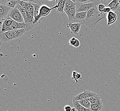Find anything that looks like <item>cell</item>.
Listing matches in <instances>:
<instances>
[{
  "label": "cell",
  "instance_id": "cell-1",
  "mask_svg": "<svg viewBox=\"0 0 120 111\" xmlns=\"http://www.w3.org/2000/svg\"><path fill=\"white\" fill-rule=\"evenodd\" d=\"M106 13L100 12L97 8H93L89 10L83 24L90 28H95L97 24L102 19L106 18Z\"/></svg>",
  "mask_w": 120,
  "mask_h": 111
},
{
  "label": "cell",
  "instance_id": "cell-2",
  "mask_svg": "<svg viewBox=\"0 0 120 111\" xmlns=\"http://www.w3.org/2000/svg\"><path fill=\"white\" fill-rule=\"evenodd\" d=\"M26 32L25 29H20L9 31L0 33V40L2 43H7L12 40L18 39L23 36Z\"/></svg>",
  "mask_w": 120,
  "mask_h": 111
},
{
  "label": "cell",
  "instance_id": "cell-3",
  "mask_svg": "<svg viewBox=\"0 0 120 111\" xmlns=\"http://www.w3.org/2000/svg\"><path fill=\"white\" fill-rule=\"evenodd\" d=\"M75 3L76 12H88L90 9L93 8H97L99 4V0H93L92 2L87 4H82L79 2L78 0H73Z\"/></svg>",
  "mask_w": 120,
  "mask_h": 111
},
{
  "label": "cell",
  "instance_id": "cell-4",
  "mask_svg": "<svg viewBox=\"0 0 120 111\" xmlns=\"http://www.w3.org/2000/svg\"><path fill=\"white\" fill-rule=\"evenodd\" d=\"M8 16L14 21L19 23H24V20L21 12L17 8H12L10 11Z\"/></svg>",
  "mask_w": 120,
  "mask_h": 111
},
{
  "label": "cell",
  "instance_id": "cell-5",
  "mask_svg": "<svg viewBox=\"0 0 120 111\" xmlns=\"http://www.w3.org/2000/svg\"><path fill=\"white\" fill-rule=\"evenodd\" d=\"M99 95L90 91L84 90L83 92L73 97V101H79L84 99H88L90 97L97 96Z\"/></svg>",
  "mask_w": 120,
  "mask_h": 111
},
{
  "label": "cell",
  "instance_id": "cell-6",
  "mask_svg": "<svg viewBox=\"0 0 120 111\" xmlns=\"http://www.w3.org/2000/svg\"><path fill=\"white\" fill-rule=\"evenodd\" d=\"M56 9V6H55L53 7H50L46 5H43L40 9L39 14L38 17V21L39 22V21L42 18H44L48 16L50 14L52 10Z\"/></svg>",
  "mask_w": 120,
  "mask_h": 111
},
{
  "label": "cell",
  "instance_id": "cell-7",
  "mask_svg": "<svg viewBox=\"0 0 120 111\" xmlns=\"http://www.w3.org/2000/svg\"><path fill=\"white\" fill-rule=\"evenodd\" d=\"M81 24L78 22H68L67 24V26L71 30V32L74 35H78L81 29Z\"/></svg>",
  "mask_w": 120,
  "mask_h": 111
},
{
  "label": "cell",
  "instance_id": "cell-8",
  "mask_svg": "<svg viewBox=\"0 0 120 111\" xmlns=\"http://www.w3.org/2000/svg\"><path fill=\"white\" fill-rule=\"evenodd\" d=\"M32 4L34 7V19L33 22V24L35 26L38 23V17L39 14L40 8L44 4L42 0H41L40 2L38 3H32Z\"/></svg>",
  "mask_w": 120,
  "mask_h": 111
},
{
  "label": "cell",
  "instance_id": "cell-9",
  "mask_svg": "<svg viewBox=\"0 0 120 111\" xmlns=\"http://www.w3.org/2000/svg\"><path fill=\"white\" fill-rule=\"evenodd\" d=\"M12 8L8 7L4 5L0 4V21H2L7 18Z\"/></svg>",
  "mask_w": 120,
  "mask_h": 111
},
{
  "label": "cell",
  "instance_id": "cell-10",
  "mask_svg": "<svg viewBox=\"0 0 120 111\" xmlns=\"http://www.w3.org/2000/svg\"><path fill=\"white\" fill-rule=\"evenodd\" d=\"M64 12L67 14L68 18V21L69 22L76 21L75 15L76 14V7H74L68 9H64Z\"/></svg>",
  "mask_w": 120,
  "mask_h": 111
},
{
  "label": "cell",
  "instance_id": "cell-11",
  "mask_svg": "<svg viewBox=\"0 0 120 111\" xmlns=\"http://www.w3.org/2000/svg\"><path fill=\"white\" fill-rule=\"evenodd\" d=\"M120 0H113L106 7L110 8L112 11L116 12L120 10Z\"/></svg>",
  "mask_w": 120,
  "mask_h": 111
},
{
  "label": "cell",
  "instance_id": "cell-12",
  "mask_svg": "<svg viewBox=\"0 0 120 111\" xmlns=\"http://www.w3.org/2000/svg\"><path fill=\"white\" fill-rule=\"evenodd\" d=\"M106 19L107 20V25H110L115 23L117 19V15L115 12L112 11L107 15Z\"/></svg>",
  "mask_w": 120,
  "mask_h": 111
},
{
  "label": "cell",
  "instance_id": "cell-13",
  "mask_svg": "<svg viewBox=\"0 0 120 111\" xmlns=\"http://www.w3.org/2000/svg\"><path fill=\"white\" fill-rule=\"evenodd\" d=\"M87 13V12H76L75 17L76 21L81 24H83L84 21L86 18Z\"/></svg>",
  "mask_w": 120,
  "mask_h": 111
},
{
  "label": "cell",
  "instance_id": "cell-14",
  "mask_svg": "<svg viewBox=\"0 0 120 111\" xmlns=\"http://www.w3.org/2000/svg\"><path fill=\"white\" fill-rule=\"evenodd\" d=\"M19 0H0V4H4L12 8H15L19 4Z\"/></svg>",
  "mask_w": 120,
  "mask_h": 111
},
{
  "label": "cell",
  "instance_id": "cell-15",
  "mask_svg": "<svg viewBox=\"0 0 120 111\" xmlns=\"http://www.w3.org/2000/svg\"><path fill=\"white\" fill-rule=\"evenodd\" d=\"M66 0H56V9L57 12L62 13L64 12L65 4Z\"/></svg>",
  "mask_w": 120,
  "mask_h": 111
},
{
  "label": "cell",
  "instance_id": "cell-16",
  "mask_svg": "<svg viewBox=\"0 0 120 111\" xmlns=\"http://www.w3.org/2000/svg\"><path fill=\"white\" fill-rule=\"evenodd\" d=\"M15 8H17L20 10L22 16L23 17V19L24 20V23L26 24H28V13L27 11H26V10L24 9L23 7H22L21 5L19 4V3L16 6Z\"/></svg>",
  "mask_w": 120,
  "mask_h": 111
},
{
  "label": "cell",
  "instance_id": "cell-17",
  "mask_svg": "<svg viewBox=\"0 0 120 111\" xmlns=\"http://www.w3.org/2000/svg\"><path fill=\"white\" fill-rule=\"evenodd\" d=\"M88 99L91 104H103V101L101 99L99 95L90 97Z\"/></svg>",
  "mask_w": 120,
  "mask_h": 111
},
{
  "label": "cell",
  "instance_id": "cell-18",
  "mask_svg": "<svg viewBox=\"0 0 120 111\" xmlns=\"http://www.w3.org/2000/svg\"><path fill=\"white\" fill-rule=\"evenodd\" d=\"M68 44L74 47L75 48H79L80 45V42L79 40L75 38V37H72V38L69 40Z\"/></svg>",
  "mask_w": 120,
  "mask_h": 111
},
{
  "label": "cell",
  "instance_id": "cell-19",
  "mask_svg": "<svg viewBox=\"0 0 120 111\" xmlns=\"http://www.w3.org/2000/svg\"><path fill=\"white\" fill-rule=\"evenodd\" d=\"M73 105L78 111H92L90 109H87L79 104L78 101H73Z\"/></svg>",
  "mask_w": 120,
  "mask_h": 111
},
{
  "label": "cell",
  "instance_id": "cell-20",
  "mask_svg": "<svg viewBox=\"0 0 120 111\" xmlns=\"http://www.w3.org/2000/svg\"><path fill=\"white\" fill-rule=\"evenodd\" d=\"M79 104L81 105L82 106L85 107V108L89 109H90L91 103L89 101L88 99H84L82 100H79L78 101Z\"/></svg>",
  "mask_w": 120,
  "mask_h": 111
},
{
  "label": "cell",
  "instance_id": "cell-21",
  "mask_svg": "<svg viewBox=\"0 0 120 111\" xmlns=\"http://www.w3.org/2000/svg\"><path fill=\"white\" fill-rule=\"evenodd\" d=\"M103 109V104H92L90 110L92 111H102Z\"/></svg>",
  "mask_w": 120,
  "mask_h": 111
},
{
  "label": "cell",
  "instance_id": "cell-22",
  "mask_svg": "<svg viewBox=\"0 0 120 111\" xmlns=\"http://www.w3.org/2000/svg\"><path fill=\"white\" fill-rule=\"evenodd\" d=\"M106 7L105 1L104 0H100L99 3L97 7V9L98 11L101 13H104V12Z\"/></svg>",
  "mask_w": 120,
  "mask_h": 111
},
{
  "label": "cell",
  "instance_id": "cell-23",
  "mask_svg": "<svg viewBox=\"0 0 120 111\" xmlns=\"http://www.w3.org/2000/svg\"><path fill=\"white\" fill-rule=\"evenodd\" d=\"M75 3L73 0H66L65 4L64 9H67L72 7H75Z\"/></svg>",
  "mask_w": 120,
  "mask_h": 111
},
{
  "label": "cell",
  "instance_id": "cell-24",
  "mask_svg": "<svg viewBox=\"0 0 120 111\" xmlns=\"http://www.w3.org/2000/svg\"><path fill=\"white\" fill-rule=\"evenodd\" d=\"M72 79H73L75 80V81H76V83H78V80L79 79H81V74H80L77 72L74 71L72 72Z\"/></svg>",
  "mask_w": 120,
  "mask_h": 111
},
{
  "label": "cell",
  "instance_id": "cell-25",
  "mask_svg": "<svg viewBox=\"0 0 120 111\" xmlns=\"http://www.w3.org/2000/svg\"><path fill=\"white\" fill-rule=\"evenodd\" d=\"M72 108L69 105H66L64 107V110L65 111H71Z\"/></svg>",
  "mask_w": 120,
  "mask_h": 111
},
{
  "label": "cell",
  "instance_id": "cell-26",
  "mask_svg": "<svg viewBox=\"0 0 120 111\" xmlns=\"http://www.w3.org/2000/svg\"><path fill=\"white\" fill-rule=\"evenodd\" d=\"M79 2L81 3L82 4H87V3H89L91 2H92L93 0H79Z\"/></svg>",
  "mask_w": 120,
  "mask_h": 111
},
{
  "label": "cell",
  "instance_id": "cell-27",
  "mask_svg": "<svg viewBox=\"0 0 120 111\" xmlns=\"http://www.w3.org/2000/svg\"><path fill=\"white\" fill-rule=\"evenodd\" d=\"M111 11H112V10H111V8H110L106 7L105 9L104 10V13H109V12H111Z\"/></svg>",
  "mask_w": 120,
  "mask_h": 111
},
{
  "label": "cell",
  "instance_id": "cell-28",
  "mask_svg": "<svg viewBox=\"0 0 120 111\" xmlns=\"http://www.w3.org/2000/svg\"><path fill=\"white\" fill-rule=\"evenodd\" d=\"M78 111L77 110V109H76L75 108H74V107H73V108H72V111Z\"/></svg>",
  "mask_w": 120,
  "mask_h": 111
},
{
  "label": "cell",
  "instance_id": "cell-29",
  "mask_svg": "<svg viewBox=\"0 0 120 111\" xmlns=\"http://www.w3.org/2000/svg\"></svg>",
  "mask_w": 120,
  "mask_h": 111
}]
</instances>
